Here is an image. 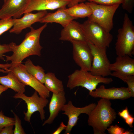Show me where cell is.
Segmentation results:
<instances>
[{"label": "cell", "instance_id": "1", "mask_svg": "<svg viewBox=\"0 0 134 134\" xmlns=\"http://www.w3.org/2000/svg\"><path fill=\"white\" fill-rule=\"evenodd\" d=\"M47 24L45 23L36 29L31 27L30 31L26 34L22 42L16 45L12 52L13 54L11 56L4 55L6 62H11L10 67L21 63L24 59L30 56H41L42 47L40 43V36L42 32L47 26Z\"/></svg>", "mask_w": 134, "mask_h": 134}, {"label": "cell", "instance_id": "2", "mask_svg": "<svg viewBox=\"0 0 134 134\" xmlns=\"http://www.w3.org/2000/svg\"><path fill=\"white\" fill-rule=\"evenodd\" d=\"M110 100L101 98L88 115V125L94 134H105V132L116 118L117 113L111 107Z\"/></svg>", "mask_w": 134, "mask_h": 134}, {"label": "cell", "instance_id": "3", "mask_svg": "<svg viewBox=\"0 0 134 134\" xmlns=\"http://www.w3.org/2000/svg\"><path fill=\"white\" fill-rule=\"evenodd\" d=\"M115 50L117 56L134 54V26L127 14L124 15L122 27L118 31Z\"/></svg>", "mask_w": 134, "mask_h": 134}, {"label": "cell", "instance_id": "4", "mask_svg": "<svg viewBox=\"0 0 134 134\" xmlns=\"http://www.w3.org/2000/svg\"><path fill=\"white\" fill-rule=\"evenodd\" d=\"M67 84L70 89L79 86L91 92L95 90L100 83L109 84L113 80L111 78L93 75L89 71L76 69L69 75Z\"/></svg>", "mask_w": 134, "mask_h": 134}, {"label": "cell", "instance_id": "5", "mask_svg": "<svg viewBox=\"0 0 134 134\" xmlns=\"http://www.w3.org/2000/svg\"><path fill=\"white\" fill-rule=\"evenodd\" d=\"M85 3L90 7L92 11L88 19L97 23L106 31L110 32L113 27L114 15L120 5L107 6L89 1Z\"/></svg>", "mask_w": 134, "mask_h": 134}, {"label": "cell", "instance_id": "6", "mask_svg": "<svg viewBox=\"0 0 134 134\" xmlns=\"http://www.w3.org/2000/svg\"><path fill=\"white\" fill-rule=\"evenodd\" d=\"M87 42L100 48L109 47L112 42V35L97 23L88 19L81 24Z\"/></svg>", "mask_w": 134, "mask_h": 134}, {"label": "cell", "instance_id": "7", "mask_svg": "<svg viewBox=\"0 0 134 134\" xmlns=\"http://www.w3.org/2000/svg\"><path fill=\"white\" fill-rule=\"evenodd\" d=\"M0 71L7 73L12 72L22 83L26 86H29L36 91L39 96L47 98L50 96V92L43 84L26 71L24 65L21 63L17 64L14 66L4 70L0 69Z\"/></svg>", "mask_w": 134, "mask_h": 134}, {"label": "cell", "instance_id": "8", "mask_svg": "<svg viewBox=\"0 0 134 134\" xmlns=\"http://www.w3.org/2000/svg\"><path fill=\"white\" fill-rule=\"evenodd\" d=\"M88 43L93 57L90 72L93 75L104 77L110 75V63L106 54L107 48L99 47L90 42Z\"/></svg>", "mask_w": 134, "mask_h": 134}, {"label": "cell", "instance_id": "9", "mask_svg": "<svg viewBox=\"0 0 134 134\" xmlns=\"http://www.w3.org/2000/svg\"><path fill=\"white\" fill-rule=\"evenodd\" d=\"M13 97L15 99H20L24 100L27 105V111L24 112V119L26 121L30 122L32 114L36 111H38L40 114L41 119L43 121L45 118V111L44 108L49 102L47 98L39 96L37 92L35 91L31 97L27 96L24 93L15 94Z\"/></svg>", "mask_w": 134, "mask_h": 134}, {"label": "cell", "instance_id": "10", "mask_svg": "<svg viewBox=\"0 0 134 134\" xmlns=\"http://www.w3.org/2000/svg\"><path fill=\"white\" fill-rule=\"evenodd\" d=\"M73 60L81 69L90 71L91 67L93 57L90 47L86 41H72Z\"/></svg>", "mask_w": 134, "mask_h": 134}, {"label": "cell", "instance_id": "11", "mask_svg": "<svg viewBox=\"0 0 134 134\" xmlns=\"http://www.w3.org/2000/svg\"><path fill=\"white\" fill-rule=\"evenodd\" d=\"M96 105L95 103H92L83 107H77L74 106L70 100L69 101L67 104H65L61 110L64 111L62 114L67 116L68 118L65 134H70L72 128L76 125L79 119V116L82 113L88 115Z\"/></svg>", "mask_w": 134, "mask_h": 134}, {"label": "cell", "instance_id": "12", "mask_svg": "<svg viewBox=\"0 0 134 134\" xmlns=\"http://www.w3.org/2000/svg\"><path fill=\"white\" fill-rule=\"evenodd\" d=\"M89 94L91 97L94 98H101L110 100H124L131 97L128 87H113L106 88L103 85L94 90L89 92Z\"/></svg>", "mask_w": 134, "mask_h": 134}, {"label": "cell", "instance_id": "13", "mask_svg": "<svg viewBox=\"0 0 134 134\" xmlns=\"http://www.w3.org/2000/svg\"><path fill=\"white\" fill-rule=\"evenodd\" d=\"M47 13V10L39 11L35 13L28 12L24 13L21 18H13V26L9 32L17 34H20L24 29L30 28L33 24L39 22Z\"/></svg>", "mask_w": 134, "mask_h": 134}, {"label": "cell", "instance_id": "14", "mask_svg": "<svg viewBox=\"0 0 134 134\" xmlns=\"http://www.w3.org/2000/svg\"><path fill=\"white\" fill-rule=\"evenodd\" d=\"M29 0H6L0 9V19L18 18L24 14Z\"/></svg>", "mask_w": 134, "mask_h": 134}, {"label": "cell", "instance_id": "15", "mask_svg": "<svg viewBox=\"0 0 134 134\" xmlns=\"http://www.w3.org/2000/svg\"><path fill=\"white\" fill-rule=\"evenodd\" d=\"M68 0H29L24 13L34 11L53 10L66 7Z\"/></svg>", "mask_w": 134, "mask_h": 134}, {"label": "cell", "instance_id": "16", "mask_svg": "<svg viewBox=\"0 0 134 134\" xmlns=\"http://www.w3.org/2000/svg\"><path fill=\"white\" fill-rule=\"evenodd\" d=\"M59 39L70 42L74 41L87 42L81 24L74 20L63 27L61 31Z\"/></svg>", "mask_w": 134, "mask_h": 134}, {"label": "cell", "instance_id": "17", "mask_svg": "<svg viewBox=\"0 0 134 134\" xmlns=\"http://www.w3.org/2000/svg\"><path fill=\"white\" fill-rule=\"evenodd\" d=\"M66 101L64 91L57 94L53 93L49 105L50 115L43 124V126L53 123Z\"/></svg>", "mask_w": 134, "mask_h": 134}, {"label": "cell", "instance_id": "18", "mask_svg": "<svg viewBox=\"0 0 134 134\" xmlns=\"http://www.w3.org/2000/svg\"><path fill=\"white\" fill-rule=\"evenodd\" d=\"M129 56H118L114 63H110L109 68L119 73L134 75V59Z\"/></svg>", "mask_w": 134, "mask_h": 134}, {"label": "cell", "instance_id": "19", "mask_svg": "<svg viewBox=\"0 0 134 134\" xmlns=\"http://www.w3.org/2000/svg\"><path fill=\"white\" fill-rule=\"evenodd\" d=\"M65 8H59L54 12L47 13L39 22L56 23L60 24L63 27H65L72 21L77 19L68 14L65 10Z\"/></svg>", "mask_w": 134, "mask_h": 134}, {"label": "cell", "instance_id": "20", "mask_svg": "<svg viewBox=\"0 0 134 134\" xmlns=\"http://www.w3.org/2000/svg\"><path fill=\"white\" fill-rule=\"evenodd\" d=\"M6 76H0V84L13 90L18 93H24L26 85L21 82L11 72H8Z\"/></svg>", "mask_w": 134, "mask_h": 134}, {"label": "cell", "instance_id": "21", "mask_svg": "<svg viewBox=\"0 0 134 134\" xmlns=\"http://www.w3.org/2000/svg\"><path fill=\"white\" fill-rule=\"evenodd\" d=\"M44 84L50 92L53 93L57 94L64 91L62 81L58 79L53 73H46Z\"/></svg>", "mask_w": 134, "mask_h": 134}, {"label": "cell", "instance_id": "22", "mask_svg": "<svg viewBox=\"0 0 134 134\" xmlns=\"http://www.w3.org/2000/svg\"><path fill=\"white\" fill-rule=\"evenodd\" d=\"M65 10L70 16L75 18L88 17L91 14L90 8L83 2L78 3L68 8H65Z\"/></svg>", "mask_w": 134, "mask_h": 134}, {"label": "cell", "instance_id": "23", "mask_svg": "<svg viewBox=\"0 0 134 134\" xmlns=\"http://www.w3.org/2000/svg\"><path fill=\"white\" fill-rule=\"evenodd\" d=\"M24 65L26 71L29 73L44 84L46 73L42 67L39 65H34L30 59L27 60Z\"/></svg>", "mask_w": 134, "mask_h": 134}, {"label": "cell", "instance_id": "24", "mask_svg": "<svg viewBox=\"0 0 134 134\" xmlns=\"http://www.w3.org/2000/svg\"><path fill=\"white\" fill-rule=\"evenodd\" d=\"M110 75L118 78L126 83L131 97H134V75L122 74L114 71L111 73Z\"/></svg>", "mask_w": 134, "mask_h": 134}, {"label": "cell", "instance_id": "25", "mask_svg": "<svg viewBox=\"0 0 134 134\" xmlns=\"http://www.w3.org/2000/svg\"><path fill=\"white\" fill-rule=\"evenodd\" d=\"M0 19V35L12 27L13 23L12 17Z\"/></svg>", "mask_w": 134, "mask_h": 134}, {"label": "cell", "instance_id": "26", "mask_svg": "<svg viewBox=\"0 0 134 134\" xmlns=\"http://www.w3.org/2000/svg\"><path fill=\"white\" fill-rule=\"evenodd\" d=\"M14 118L5 116L2 111H0V132L5 126L10 125H14Z\"/></svg>", "mask_w": 134, "mask_h": 134}, {"label": "cell", "instance_id": "27", "mask_svg": "<svg viewBox=\"0 0 134 134\" xmlns=\"http://www.w3.org/2000/svg\"><path fill=\"white\" fill-rule=\"evenodd\" d=\"M16 45L13 42L8 44H1L0 43V59L4 60V54L6 53L13 52Z\"/></svg>", "mask_w": 134, "mask_h": 134}, {"label": "cell", "instance_id": "28", "mask_svg": "<svg viewBox=\"0 0 134 134\" xmlns=\"http://www.w3.org/2000/svg\"><path fill=\"white\" fill-rule=\"evenodd\" d=\"M14 116L15 128L14 130V134H26L21 125V121L18 116L13 111L11 110Z\"/></svg>", "mask_w": 134, "mask_h": 134}, {"label": "cell", "instance_id": "29", "mask_svg": "<svg viewBox=\"0 0 134 134\" xmlns=\"http://www.w3.org/2000/svg\"><path fill=\"white\" fill-rule=\"evenodd\" d=\"M96 3L107 6H111L121 4L123 0H87Z\"/></svg>", "mask_w": 134, "mask_h": 134}, {"label": "cell", "instance_id": "30", "mask_svg": "<svg viewBox=\"0 0 134 134\" xmlns=\"http://www.w3.org/2000/svg\"><path fill=\"white\" fill-rule=\"evenodd\" d=\"M122 5L123 9L131 13L134 7V0H123Z\"/></svg>", "mask_w": 134, "mask_h": 134}, {"label": "cell", "instance_id": "31", "mask_svg": "<svg viewBox=\"0 0 134 134\" xmlns=\"http://www.w3.org/2000/svg\"><path fill=\"white\" fill-rule=\"evenodd\" d=\"M106 130L110 134H123L125 129L117 125H110Z\"/></svg>", "mask_w": 134, "mask_h": 134}, {"label": "cell", "instance_id": "32", "mask_svg": "<svg viewBox=\"0 0 134 134\" xmlns=\"http://www.w3.org/2000/svg\"><path fill=\"white\" fill-rule=\"evenodd\" d=\"M14 125H10L5 126L0 132V134H13L14 133Z\"/></svg>", "mask_w": 134, "mask_h": 134}, {"label": "cell", "instance_id": "33", "mask_svg": "<svg viewBox=\"0 0 134 134\" xmlns=\"http://www.w3.org/2000/svg\"><path fill=\"white\" fill-rule=\"evenodd\" d=\"M119 116L124 120L127 118L130 115L127 107L122 111L119 112L118 113Z\"/></svg>", "mask_w": 134, "mask_h": 134}, {"label": "cell", "instance_id": "34", "mask_svg": "<svg viewBox=\"0 0 134 134\" xmlns=\"http://www.w3.org/2000/svg\"><path fill=\"white\" fill-rule=\"evenodd\" d=\"M67 125H65L63 122H62L58 128L53 133V134H60L64 130H66Z\"/></svg>", "mask_w": 134, "mask_h": 134}, {"label": "cell", "instance_id": "35", "mask_svg": "<svg viewBox=\"0 0 134 134\" xmlns=\"http://www.w3.org/2000/svg\"><path fill=\"white\" fill-rule=\"evenodd\" d=\"M125 121L130 127L133 128V124L134 121V118L130 114L129 117L125 120Z\"/></svg>", "mask_w": 134, "mask_h": 134}, {"label": "cell", "instance_id": "36", "mask_svg": "<svg viewBox=\"0 0 134 134\" xmlns=\"http://www.w3.org/2000/svg\"><path fill=\"white\" fill-rule=\"evenodd\" d=\"M69 3L67 5L69 7L76 5L80 2H81L86 0H68Z\"/></svg>", "mask_w": 134, "mask_h": 134}, {"label": "cell", "instance_id": "37", "mask_svg": "<svg viewBox=\"0 0 134 134\" xmlns=\"http://www.w3.org/2000/svg\"><path fill=\"white\" fill-rule=\"evenodd\" d=\"M11 67V64L7 63L4 64H0V68L5 70Z\"/></svg>", "mask_w": 134, "mask_h": 134}, {"label": "cell", "instance_id": "38", "mask_svg": "<svg viewBox=\"0 0 134 134\" xmlns=\"http://www.w3.org/2000/svg\"><path fill=\"white\" fill-rule=\"evenodd\" d=\"M8 89L5 86L0 85V95L2 92L7 90Z\"/></svg>", "mask_w": 134, "mask_h": 134}, {"label": "cell", "instance_id": "39", "mask_svg": "<svg viewBox=\"0 0 134 134\" xmlns=\"http://www.w3.org/2000/svg\"><path fill=\"white\" fill-rule=\"evenodd\" d=\"M134 134V133L132 132L131 131L129 130V131H125L123 134Z\"/></svg>", "mask_w": 134, "mask_h": 134}, {"label": "cell", "instance_id": "40", "mask_svg": "<svg viewBox=\"0 0 134 134\" xmlns=\"http://www.w3.org/2000/svg\"><path fill=\"white\" fill-rule=\"evenodd\" d=\"M6 0H4V2Z\"/></svg>", "mask_w": 134, "mask_h": 134}]
</instances>
